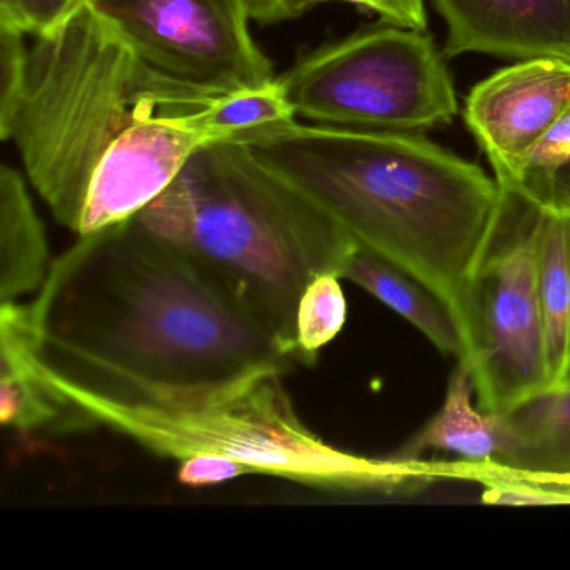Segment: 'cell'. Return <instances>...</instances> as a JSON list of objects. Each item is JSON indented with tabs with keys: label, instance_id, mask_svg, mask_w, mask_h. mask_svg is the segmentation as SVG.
I'll list each match as a JSON object with an SVG mask.
<instances>
[{
	"label": "cell",
	"instance_id": "4316f807",
	"mask_svg": "<svg viewBox=\"0 0 570 570\" xmlns=\"http://www.w3.org/2000/svg\"><path fill=\"white\" fill-rule=\"evenodd\" d=\"M566 383H570V380H569V382H566Z\"/></svg>",
	"mask_w": 570,
	"mask_h": 570
},
{
	"label": "cell",
	"instance_id": "277c9868",
	"mask_svg": "<svg viewBox=\"0 0 570 570\" xmlns=\"http://www.w3.org/2000/svg\"><path fill=\"white\" fill-rule=\"evenodd\" d=\"M132 219L191 259L295 360L303 292L316 276L342 278L358 249L328 213L236 139L202 146Z\"/></svg>",
	"mask_w": 570,
	"mask_h": 570
},
{
	"label": "cell",
	"instance_id": "7402d4cb",
	"mask_svg": "<svg viewBox=\"0 0 570 570\" xmlns=\"http://www.w3.org/2000/svg\"><path fill=\"white\" fill-rule=\"evenodd\" d=\"M91 0H0V28L32 38L51 35Z\"/></svg>",
	"mask_w": 570,
	"mask_h": 570
},
{
	"label": "cell",
	"instance_id": "6da1fadb",
	"mask_svg": "<svg viewBox=\"0 0 570 570\" xmlns=\"http://www.w3.org/2000/svg\"><path fill=\"white\" fill-rule=\"evenodd\" d=\"M28 313L36 356L71 402L175 409L298 363L191 259L132 218L78 236Z\"/></svg>",
	"mask_w": 570,
	"mask_h": 570
},
{
	"label": "cell",
	"instance_id": "d4e9b609",
	"mask_svg": "<svg viewBox=\"0 0 570 570\" xmlns=\"http://www.w3.org/2000/svg\"><path fill=\"white\" fill-rule=\"evenodd\" d=\"M249 16L259 24H276L299 18L312 8L309 0H245Z\"/></svg>",
	"mask_w": 570,
	"mask_h": 570
},
{
	"label": "cell",
	"instance_id": "8992f818",
	"mask_svg": "<svg viewBox=\"0 0 570 570\" xmlns=\"http://www.w3.org/2000/svg\"><path fill=\"white\" fill-rule=\"evenodd\" d=\"M278 79L296 118L315 125L422 132L459 112L432 38L385 21L312 49Z\"/></svg>",
	"mask_w": 570,
	"mask_h": 570
},
{
	"label": "cell",
	"instance_id": "5bb4252c",
	"mask_svg": "<svg viewBox=\"0 0 570 570\" xmlns=\"http://www.w3.org/2000/svg\"><path fill=\"white\" fill-rule=\"evenodd\" d=\"M342 278L355 283L415 326L440 353L463 362L465 336L455 313L412 273L368 249L358 248L346 263Z\"/></svg>",
	"mask_w": 570,
	"mask_h": 570
},
{
	"label": "cell",
	"instance_id": "cb8c5ba5",
	"mask_svg": "<svg viewBox=\"0 0 570 570\" xmlns=\"http://www.w3.org/2000/svg\"><path fill=\"white\" fill-rule=\"evenodd\" d=\"M330 2V0H309V4ZM336 2H348L376 12L382 21L390 24L402 26V28L426 29L425 0H336Z\"/></svg>",
	"mask_w": 570,
	"mask_h": 570
},
{
	"label": "cell",
	"instance_id": "30bf717a",
	"mask_svg": "<svg viewBox=\"0 0 570 570\" xmlns=\"http://www.w3.org/2000/svg\"><path fill=\"white\" fill-rule=\"evenodd\" d=\"M446 26L443 56L570 59V0H433Z\"/></svg>",
	"mask_w": 570,
	"mask_h": 570
},
{
	"label": "cell",
	"instance_id": "7a4b0ae2",
	"mask_svg": "<svg viewBox=\"0 0 570 570\" xmlns=\"http://www.w3.org/2000/svg\"><path fill=\"white\" fill-rule=\"evenodd\" d=\"M35 41L4 141L59 225L85 236L128 222L206 145L195 116L223 95L156 71L92 4Z\"/></svg>",
	"mask_w": 570,
	"mask_h": 570
},
{
	"label": "cell",
	"instance_id": "2e32d148",
	"mask_svg": "<svg viewBox=\"0 0 570 570\" xmlns=\"http://www.w3.org/2000/svg\"><path fill=\"white\" fill-rule=\"evenodd\" d=\"M52 259L45 225L18 169L0 168V303L38 293Z\"/></svg>",
	"mask_w": 570,
	"mask_h": 570
},
{
	"label": "cell",
	"instance_id": "5b68a950",
	"mask_svg": "<svg viewBox=\"0 0 570 570\" xmlns=\"http://www.w3.org/2000/svg\"><path fill=\"white\" fill-rule=\"evenodd\" d=\"M282 373L175 409L75 400L95 422L169 459L222 455L249 473H265L336 492L395 495L453 480L452 460L370 459L328 445L303 425Z\"/></svg>",
	"mask_w": 570,
	"mask_h": 570
},
{
	"label": "cell",
	"instance_id": "9c48e42d",
	"mask_svg": "<svg viewBox=\"0 0 570 570\" xmlns=\"http://www.w3.org/2000/svg\"><path fill=\"white\" fill-rule=\"evenodd\" d=\"M570 109V59L530 58L470 91L465 122L493 171L522 158Z\"/></svg>",
	"mask_w": 570,
	"mask_h": 570
},
{
	"label": "cell",
	"instance_id": "603a6c76",
	"mask_svg": "<svg viewBox=\"0 0 570 570\" xmlns=\"http://www.w3.org/2000/svg\"><path fill=\"white\" fill-rule=\"evenodd\" d=\"M249 470L222 455H196L179 462L178 480L189 487L216 485L246 475Z\"/></svg>",
	"mask_w": 570,
	"mask_h": 570
},
{
	"label": "cell",
	"instance_id": "e0dca14e",
	"mask_svg": "<svg viewBox=\"0 0 570 570\" xmlns=\"http://www.w3.org/2000/svg\"><path fill=\"white\" fill-rule=\"evenodd\" d=\"M295 119V109L276 78L259 88L219 96L195 116V126L206 141L213 142Z\"/></svg>",
	"mask_w": 570,
	"mask_h": 570
},
{
	"label": "cell",
	"instance_id": "44dd1931",
	"mask_svg": "<svg viewBox=\"0 0 570 570\" xmlns=\"http://www.w3.org/2000/svg\"><path fill=\"white\" fill-rule=\"evenodd\" d=\"M26 35L0 28V138L4 139L21 106L29 75Z\"/></svg>",
	"mask_w": 570,
	"mask_h": 570
},
{
	"label": "cell",
	"instance_id": "4fadbf2b",
	"mask_svg": "<svg viewBox=\"0 0 570 570\" xmlns=\"http://www.w3.org/2000/svg\"><path fill=\"white\" fill-rule=\"evenodd\" d=\"M473 380L463 363L449 379L439 412L393 453L396 459H423L426 452L449 453L463 462L490 465L505 449V426L500 413L473 405Z\"/></svg>",
	"mask_w": 570,
	"mask_h": 570
},
{
	"label": "cell",
	"instance_id": "d6986e66",
	"mask_svg": "<svg viewBox=\"0 0 570 570\" xmlns=\"http://www.w3.org/2000/svg\"><path fill=\"white\" fill-rule=\"evenodd\" d=\"M340 276L320 275L306 286L296 312V360L315 365L320 350L338 336L346 322V298Z\"/></svg>",
	"mask_w": 570,
	"mask_h": 570
},
{
	"label": "cell",
	"instance_id": "484cf974",
	"mask_svg": "<svg viewBox=\"0 0 570 570\" xmlns=\"http://www.w3.org/2000/svg\"><path fill=\"white\" fill-rule=\"evenodd\" d=\"M566 193H569V195H570V191H566ZM569 380H570V363H569V372H567L566 382H569ZM566 382H563V383H566Z\"/></svg>",
	"mask_w": 570,
	"mask_h": 570
},
{
	"label": "cell",
	"instance_id": "7c38bea8",
	"mask_svg": "<svg viewBox=\"0 0 570 570\" xmlns=\"http://www.w3.org/2000/svg\"><path fill=\"white\" fill-rule=\"evenodd\" d=\"M500 415L505 449L495 462L479 466L519 479L570 483V383L546 386Z\"/></svg>",
	"mask_w": 570,
	"mask_h": 570
},
{
	"label": "cell",
	"instance_id": "8fae6325",
	"mask_svg": "<svg viewBox=\"0 0 570 570\" xmlns=\"http://www.w3.org/2000/svg\"><path fill=\"white\" fill-rule=\"evenodd\" d=\"M0 423L19 433H66L95 425L39 363L22 302L0 308Z\"/></svg>",
	"mask_w": 570,
	"mask_h": 570
},
{
	"label": "cell",
	"instance_id": "52a82bcc",
	"mask_svg": "<svg viewBox=\"0 0 570 570\" xmlns=\"http://www.w3.org/2000/svg\"><path fill=\"white\" fill-rule=\"evenodd\" d=\"M492 248L470 286L466 356L479 406L503 413L549 386L546 325L537 286V202L503 189Z\"/></svg>",
	"mask_w": 570,
	"mask_h": 570
},
{
	"label": "cell",
	"instance_id": "ac0fdd59",
	"mask_svg": "<svg viewBox=\"0 0 570 570\" xmlns=\"http://www.w3.org/2000/svg\"><path fill=\"white\" fill-rule=\"evenodd\" d=\"M570 166V109L563 112L539 141L512 165L495 169L500 188L519 193L533 202L557 196L559 176Z\"/></svg>",
	"mask_w": 570,
	"mask_h": 570
},
{
	"label": "cell",
	"instance_id": "3957f363",
	"mask_svg": "<svg viewBox=\"0 0 570 570\" xmlns=\"http://www.w3.org/2000/svg\"><path fill=\"white\" fill-rule=\"evenodd\" d=\"M229 139L313 199L358 248L425 283L455 313L466 345L470 286L505 208L495 179L416 132L295 119Z\"/></svg>",
	"mask_w": 570,
	"mask_h": 570
},
{
	"label": "cell",
	"instance_id": "9a60e30c",
	"mask_svg": "<svg viewBox=\"0 0 570 570\" xmlns=\"http://www.w3.org/2000/svg\"><path fill=\"white\" fill-rule=\"evenodd\" d=\"M537 205V286L550 386L566 382L570 363V195Z\"/></svg>",
	"mask_w": 570,
	"mask_h": 570
},
{
	"label": "cell",
	"instance_id": "ffe728a7",
	"mask_svg": "<svg viewBox=\"0 0 570 570\" xmlns=\"http://www.w3.org/2000/svg\"><path fill=\"white\" fill-rule=\"evenodd\" d=\"M462 463V480L483 487L482 500L490 505H570V483L539 482Z\"/></svg>",
	"mask_w": 570,
	"mask_h": 570
},
{
	"label": "cell",
	"instance_id": "ba28073f",
	"mask_svg": "<svg viewBox=\"0 0 570 570\" xmlns=\"http://www.w3.org/2000/svg\"><path fill=\"white\" fill-rule=\"evenodd\" d=\"M92 8L163 75L215 95L275 81L245 0H91Z\"/></svg>",
	"mask_w": 570,
	"mask_h": 570
}]
</instances>
